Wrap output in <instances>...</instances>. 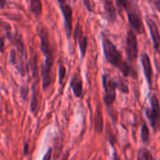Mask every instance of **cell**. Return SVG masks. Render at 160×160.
<instances>
[{
	"label": "cell",
	"mask_w": 160,
	"mask_h": 160,
	"mask_svg": "<svg viewBox=\"0 0 160 160\" xmlns=\"http://www.w3.org/2000/svg\"><path fill=\"white\" fill-rule=\"evenodd\" d=\"M30 11L35 16H40L42 12V0H30Z\"/></svg>",
	"instance_id": "9a60e30c"
},
{
	"label": "cell",
	"mask_w": 160,
	"mask_h": 160,
	"mask_svg": "<svg viewBox=\"0 0 160 160\" xmlns=\"http://www.w3.org/2000/svg\"><path fill=\"white\" fill-rule=\"evenodd\" d=\"M151 108H146V117L149 119L150 123L154 131L160 130V103L155 95L150 98Z\"/></svg>",
	"instance_id": "3957f363"
},
{
	"label": "cell",
	"mask_w": 160,
	"mask_h": 160,
	"mask_svg": "<svg viewBox=\"0 0 160 160\" xmlns=\"http://www.w3.org/2000/svg\"><path fill=\"white\" fill-rule=\"evenodd\" d=\"M141 63H142V66H143V71H144V74H145L146 80H147V82H148V85H149L150 89H152V64H151L150 58L145 53L141 54Z\"/></svg>",
	"instance_id": "9c48e42d"
},
{
	"label": "cell",
	"mask_w": 160,
	"mask_h": 160,
	"mask_svg": "<svg viewBox=\"0 0 160 160\" xmlns=\"http://www.w3.org/2000/svg\"><path fill=\"white\" fill-rule=\"evenodd\" d=\"M152 2L154 3V2H156V1H157V0H152Z\"/></svg>",
	"instance_id": "603a6c76"
},
{
	"label": "cell",
	"mask_w": 160,
	"mask_h": 160,
	"mask_svg": "<svg viewBox=\"0 0 160 160\" xmlns=\"http://www.w3.org/2000/svg\"><path fill=\"white\" fill-rule=\"evenodd\" d=\"M51 155H52V150H51V149H49V150H48V152L44 154V156H43L42 160H51Z\"/></svg>",
	"instance_id": "44dd1931"
},
{
	"label": "cell",
	"mask_w": 160,
	"mask_h": 160,
	"mask_svg": "<svg viewBox=\"0 0 160 160\" xmlns=\"http://www.w3.org/2000/svg\"><path fill=\"white\" fill-rule=\"evenodd\" d=\"M138 41L133 30H129L126 36V56L130 62H135L138 58Z\"/></svg>",
	"instance_id": "8992f818"
},
{
	"label": "cell",
	"mask_w": 160,
	"mask_h": 160,
	"mask_svg": "<svg viewBox=\"0 0 160 160\" xmlns=\"http://www.w3.org/2000/svg\"><path fill=\"white\" fill-rule=\"evenodd\" d=\"M5 0H0V8H4V5H5Z\"/></svg>",
	"instance_id": "7402d4cb"
},
{
	"label": "cell",
	"mask_w": 160,
	"mask_h": 160,
	"mask_svg": "<svg viewBox=\"0 0 160 160\" xmlns=\"http://www.w3.org/2000/svg\"><path fill=\"white\" fill-rule=\"evenodd\" d=\"M58 2H59V6L62 12L63 17H64L67 35L68 37H70L72 33V11L71 6L68 4L67 0H58Z\"/></svg>",
	"instance_id": "52a82bcc"
},
{
	"label": "cell",
	"mask_w": 160,
	"mask_h": 160,
	"mask_svg": "<svg viewBox=\"0 0 160 160\" xmlns=\"http://www.w3.org/2000/svg\"><path fill=\"white\" fill-rule=\"evenodd\" d=\"M102 44H103L105 58L108 63H110L114 67L118 68L124 76L133 75V77L137 78V76H136L137 74L134 72V70L127 64L126 61H124L121 52L113 44V42L110 41V39L104 33L102 34Z\"/></svg>",
	"instance_id": "6da1fadb"
},
{
	"label": "cell",
	"mask_w": 160,
	"mask_h": 160,
	"mask_svg": "<svg viewBox=\"0 0 160 160\" xmlns=\"http://www.w3.org/2000/svg\"><path fill=\"white\" fill-rule=\"evenodd\" d=\"M116 83H117V89H119L123 93H128V91L129 90H128L127 85L124 82H122V81H121V80H119V81H116Z\"/></svg>",
	"instance_id": "d6986e66"
},
{
	"label": "cell",
	"mask_w": 160,
	"mask_h": 160,
	"mask_svg": "<svg viewBox=\"0 0 160 160\" xmlns=\"http://www.w3.org/2000/svg\"><path fill=\"white\" fill-rule=\"evenodd\" d=\"M75 40H77L80 51H81V55H82V57H84L85 54H86L87 46H88V39L83 34L82 29H81V28H80L79 25L77 26V28L75 30Z\"/></svg>",
	"instance_id": "30bf717a"
},
{
	"label": "cell",
	"mask_w": 160,
	"mask_h": 160,
	"mask_svg": "<svg viewBox=\"0 0 160 160\" xmlns=\"http://www.w3.org/2000/svg\"><path fill=\"white\" fill-rule=\"evenodd\" d=\"M146 23L148 25L151 33V37L153 42V47L157 52H160V33H159L158 27L155 24V22L150 17H146Z\"/></svg>",
	"instance_id": "ba28073f"
},
{
	"label": "cell",
	"mask_w": 160,
	"mask_h": 160,
	"mask_svg": "<svg viewBox=\"0 0 160 160\" xmlns=\"http://www.w3.org/2000/svg\"><path fill=\"white\" fill-rule=\"evenodd\" d=\"M125 11L127 12L128 21H129V24L132 27V28L137 33L143 34L145 32V29H144L143 23L141 21V16H140L138 8L135 4H133L132 2L129 1V4Z\"/></svg>",
	"instance_id": "277c9868"
},
{
	"label": "cell",
	"mask_w": 160,
	"mask_h": 160,
	"mask_svg": "<svg viewBox=\"0 0 160 160\" xmlns=\"http://www.w3.org/2000/svg\"><path fill=\"white\" fill-rule=\"evenodd\" d=\"M38 33L41 39V48L45 56V62L42 67V87L43 90H45L52 83V66L54 63V54L50 45L47 30L42 27L38 29Z\"/></svg>",
	"instance_id": "7a4b0ae2"
},
{
	"label": "cell",
	"mask_w": 160,
	"mask_h": 160,
	"mask_svg": "<svg viewBox=\"0 0 160 160\" xmlns=\"http://www.w3.org/2000/svg\"><path fill=\"white\" fill-rule=\"evenodd\" d=\"M103 87L105 89V97L104 101L108 107H111L116 99V90L117 83L115 80L110 78L108 75H103Z\"/></svg>",
	"instance_id": "5b68a950"
},
{
	"label": "cell",
	"mask_w": 160,
	"mask_h": 160,
	"mask_svg": "<svg viewBox=\"0 0 160 160\" xmlns=\"http://www.w3.org/2000/svg\"><path fill=\"white\" fill-rule=\"evenodd\" d=\"M116 1V4L118 6V9H119V12H122V10H126L128 4H129V1L128 0H115Z\"/></svg>",
	"instance_id": "ac0fdd59"
},
{
	"label": "cell",
	"mask_w": 160,
	"mask_h": 160,
	"mask_svg": "<svg viewBox=\"0 0 160 160\" xmlns=\"http://www.w3.org/2000/svg\"><path fill=\"white\" fill-rule=\"evenodd\" d=\"M138 160H155L151 152L146 148H141L138 153Z\"/></svg>",
	"instance_id": "2e32d148"
},
{
	"label": "cell",
	"mask_w": 160,
	"mask_h": 160,
	"mask_svg": "<svg viewBox=\"0 0 160 160\" xmlns=\"http://www.w3.org/2000/svg\"><path fill=\"white\" fill-rule=\"evenodd\" d=\"M149 129L146 124H143L141 127V140L143 143H148L149 142Z\"/></svg>",
	"instance_id": "e0dca14e"
},
{
	"label": "cell",
	"mask_w": 160,
	"mask_h": 160,
	"mask_svg": "<svg viewBox=\"0 0 160 160\" xmlns=\"http://www.w3.org/2000/svg\"><path fill=\"white\" fill-rule=\"evenodd\" d=\"M65 73H66L65 67H64V65L60 64V65H59V83H60V85H61V84L63 83V81H64Z\"/></svg>",
	"instance_id": "ffe728a7"
},
{
	"label": "cell",
	"mask_w": 160,
	"mask_h": 160,
	"mask_svg": "<svg viewBox=\"0 0 160 160\" xmlns=\"http://www.w3.org/2000/svg\"><path fill=\"white\" fill-rule=\"evenodd\" d=\"M39 108V90L37 89V82L32 88V99H31V111L36 114Z\"/></svg>",
	"instance_id": "5bb4252c"
},
{
	"label": "cell",
	"mask_w": 160,
	"mask_h": 160,
	"mask_svg": "<svg viewBox=\"0 0 160 160\" xmlns=\"http://www.w3.org/2000/svg\"><path fill=\"white\" fill-rule=\"evenodd\" d=\"M103 126H104V122H103V114H102V109L101 107H97V110L95 113V118H94V127L97 133H102L103 131Z\"/></svg>",
	"instance_id": "4fadbf2b"
},
{
	"label": "cell",
	"mask_w": 160,
	"mask_h": 160,
	"mask_svg": "<svg viewBox=\"0 0 160 160\" xmlns=\"http://www.w3.org/2000/svg\"><path fill=\"white\" fill-rule=\"evenodd\" d=\"M71 87L73 91V93L77 97H81L83 94V85H82V80L79 76L74 75L73 78L71 81Z\"/></svg>",
	"instance_id": "8fae6325"
},
{
	"label": "cell",
	"mask_w": 160,
	"mask_h": 160,
	"mask_svg": "<svg viewBox=\"0 0 160 160\" xmlns=\"http://www.w3.org/2000/svg\"><path fill=\"white\" fill-rule=\"evenodd\" d=\"M105 11L107 17L110 23L115 22L116 20V10L113 4V0H105Z\"/></svg>",
	"instance_id": "7c38bea8"
}]
</instances>
